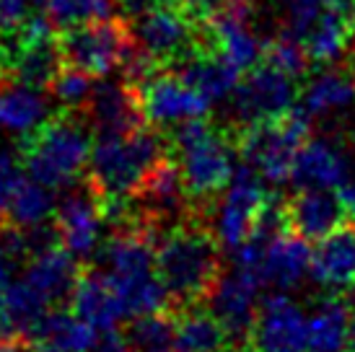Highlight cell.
I'll list each match as a JSON object with an SVG mask.
<instances>
[{
    "instance_id": "1",
    "label": "cell",
    "mask_w": 355,
    "mask_h": 352,
    "mask_svg": "<svg viewBox=\"0 0 355 352\" xmlns=\"http://www.w3.org/2000/svg\"><path fill=\"white\" fill-rule=\"evenodd\" d=\"M164 140L153 130L140 127L128 135H99L91 148L89 171L94 192L107 202H128L140 192L164 156Z\"/></svg>"
},
{
    "instance_id": "2",
    "label": "cell",
    "mask_w": 355,
    "mask_h": 352,
    "mask_svg": "<svg viewBox=\"0 0 355 352\" xmlns=\"http://www.w3.org/2000/svg\"><path fill=\"white\" fill-rule=\"evenodd\" d=\"M104 277L114 288L125 319L164 311L168 290L156 270V249L143 231L117 234L104 246Z\"/></svg>"
},
{
    "instance_id": "3",
    "label": "cell",
    "mask_w": 355,
    "mask_h": 352,
    "mask_svg": "<svg viewBox=\"0 0 355 352\" xmlns=\"http://www.w3.org/2000/svg\"><path fill=\"white\" fill-rule=\"evenodd\" d=\"M156 270L177 303H195L218 280V241L200 228H174L158 241Z\"/></svg>"
},
{
    "instance_id": "4",
    "label": "cell",
    "mask_w": 355,
    "mask_h": 352,
    "mask_svg": "<svg viewBox=\"0 0 355 352\" xmlns=\"http://www.w3.org/2000/svg\"><path fill=\"white\" fill-rule=\"evenodd\" d=\"M91 148L94 143L86 125L68 112L31 132L24 150V168L50 189H65L89 168Z\"/></svg>"
},
{
    "instance_id": "5",
    "label": "cell",
    "mask_w": 355,
    "mask_h": 352,
    "mask_svg": "<svg viewBox=\"0 0 355 352\" xmlns=\"http://www.w3.org/2000/svg\"><path fill=\"white\" fill-rule=\"evenodd\" d=\"M174 150L187 195L195 200H207L223 192L236 171L228 137L202 117L177 125Z\"/></svg>"
},
{
    "instance_id": "6",
    "label": "cell",
    "mask_w": 355,
    "mask_h": 352,
    "mask_svg": "<svg viewBox=\"0 0 355 352\" xmlns=\"http://www.w3.org/2000/svg\"><path fill=\"white\" fill-rule=\"evenodd\" d=\"M311 132V117L304 109H293L286 117L257 122L241 127L239 150L249 166H254L267 184H286L293 171L298 148Z\"/></svg>"
},
{
    "instance_id": "7",
    "label": "cell",
    "mask_w": 355,
    "mask_h": 352,
    "mask_svg": "<svg viewBox=\"0 0 355 352\" xmlns=\"http://www.w3.org/2000/svg\"><path fill=\"white\" fill-rule=\"evenodd\" d=\"M132 44L153 58L161 68H177L189 55L213 49L207 42L205 24L187 10V6H158L138 13L130 26Z\"/></svg>"
},
{
    "instance_id": "8",
    "label": "cell",
    "mask_w": 355,
    "mask_h": 352,
    "mask_svg": "<svg viewBox=\"0 0 355 352\" xmlns=\"http://www.w3.org/2000/svg\"><path fill=\"white\" fill-rule=\"evenodd\" d=\"M314 252L298 234H254L234 252V267L275 290L298 288L311 274Z\"/></svg>"
},
{
    "instance_id": "9",
    "label": "cell",
    "mask_w": 355,
    "mask_h": 352,
    "mask_svg": "<svg viewBox=\"0 0 355 352\" xmlns=\"http://www.w3.org/2000/svg\"><path fill=\"white\" fill-rule=\"evenodd\" d=\"M58 44L68 68L83 70L94 78H104L128 60L132 37L130 26L119 21L94 19L68 26L58 37Z\"/></svg>"
},
{
    "instance_id": "10",
    "label": "cell",
    "mask_w": 355,
    "mask_h": 352,
    "mask_svg": "<svg viewBox=\"0 0 355 352\" xmlns=\"http://www.w3.org/2000/svg\"><path fill=\"white\" fill-rule=\"evenodd\" d=\"M265 184L267 182L259 176V171L249 166L247 161L236 166L213 218V234L223 249L236 252L247 238H252L265 207L270 205Z\"/></svg>"
},
{
    "instance_id": "11",
    "label": "cell",
    "mask_w": 355,
    "mask_h": 352,
    "mask_svg": "<svg viewBox=\"0 0 355 352\" xmlns=\"http://www.w3.org/2000/svg\"><path fill=\"white\" fill-rule=\"evenodd\" d=\"M234 98V119L239 127H249L267 119H280L288 112H293V104L298 98V88L293 83V76H288L275 65H254L244 80H239Z\"/></svg>"
},
{
    "instance_id": "12",
    "label": "cell",
    "mask_w": 355,
    "mask_h": 352,
    "mask_svg": "<svg viewBox=\"0 0 355 352\" xmlns=\"http://www.w3.org/2000/svg\"><path fill=\"white\" fill-rule=\"evenodd\" d=\"M143 117L158 127H177L182 122L205 117L210 101L179 73H156L135 86Z\"/></svg>"
},
{
    "instance_id": "13",
    "label": "cell",
    "mask_w": 355,
    "mask_h": 352,
    "mask_svg": "<svg viewBox=\"0 0 355 352\" xmlns=\"http://www.w3.org/2000/svg\"><path fill=\"white\" fill-rule=\"evenodd\" d=\"M249 340L254 352H309V316L291 295H267L259 301Z\"/></svg>"
},
{
    "instance_id": "14",
    "label": "cell",
    "mask_w": 355,
    "mask_h": 352,
    "mask_svg": "<svg viewBox=\"0 0 355 352\" xmlns=\"http://www.w3.org/2000/svg\"><path fill=\"white\" fill-rule=\"evenodd\" d=\"M101 197L89 189H73L62 197L58 205V234L60 244L68 249L76 259H91L101 244V228H104V213H101Z\"/></svg>"
},
{
    "instance_id": "15",
    "label": "cell",
    "mask_w": 355,
    "mask_h": 352,
    "mask_svg": "<svg viewBox=\"0 0 355 352\" xmlns=\"http://www.w3.org/2000/svg\"><path fill=\"white\" fill-rule=\"evenodd\" d=\"M259 288L262 285L252 274L236 267L226 277H218L210 288V313L223 324L231 340H244L252 332L259 308Z\"/></svg>"
},
{
    "instance_id": "16",
    "label": "cell",
    "mask_w": 355,
    "mask_h": 352,
    "mask_svg": "<svg viewBox=\"0 0 355 352\" xmlns=\"http://www.w3.org/2000/svg\"><path fill=\"white\" fill-rule=\"evenodd\" d=\"M202 24H205L210 47L216 49L218 55H223L231 65H236L239 70H252L254 65H259L267 44L259 39L254 26L249 24L247 3L220 10Z\"/></svg>"
},
{
    "instance_id": "17",
    "label": "cell",
    "mask_w": 355,
    "mask_h": 352,
    "mask_svg": "<svg viewBox=\"0 0 355 352\" xmlns=\"http://www.w3.org/2000/svg\"><path fill=\"white\" fill-rule=\"evenodd\" d=\"M345 150L332 137H306L298 148L291 182L298 189H340L350 179Z\"/></svg>"
},
{
    "instance_id": "18",
    "label": "cell",
    "mask_w": 355,
    "mask_h": 352,
    "mask_svg": "<svg viewBox=\"0 0 355 352\" xmlns=\"http://www.w3.org/2000/svg\"><path fill=\"white\" fill-rule=\"evenodd\" d=\"M89 122L99 135H128L143 127V109L135 86L130 83H99L94 86L89 104Z\"/></svg>"
},
{
    "instance_id": "19",
    "label": "cell",
    "mask_w": 355,
    "mask_h": 352,
    "mask_svg": "<svg viewBox=\"0 0 355 352\" xmlns=\"http://www.w3.org/2000/svg\"><path fill=\"white\" fill-rule=\"evenodd\" d=\"M286 220L306 241H322L347 220V210L332 189H298L288 202Z\"/></svg>"
},
{
    "instance_id": "20",
    "label": "cell",
    "mask_w": 355,
    "mask_h": 352,
    "mask_svg": "<svg viewBox=\"0 0 355 352\" xmlns=\"http://www.w3.org/2000/svg\"><path fill=\"white\" fill-rule=\"evenodd\" d=\"M78 277V259L62 244L31 254V262L26 264V272H24V280L34 285L52 306L70 301Z\"/></svg>"
},
{
    "instance_id": "21",
    "label": "cell",
    "mask_w": 355,
    "mask_h": 352,
    "mask_svg": "<svg viewBox=\"0 0 355 352\" xmlns=\"http://www.w3.org/2000/svg\"><path fill=\"white\" fill-rule=\"evenodd\" d=\"M50 117V101L42 88L21 80L0 78V130L13 135H31Z\"/></svg>"
},
{
    "instance_id": "22",
    "label": "cell",
    "mask_w": 355,
    "mask_h": 352,
    "mask_svg": "<svg viewBox=\"0 0 355 352\" xmlns=\"http://www.w3.org/2000/svg\"><path fill=\"white\" fill-rule=\"evenodd\" d=\"M52 303L26 280L10 283L0 298V334L31 340L40 324L50 316Z\"/></svg>"
},
{
    "instance_id": "23",
    "label": "cell",
    "mask_w": 355,
    "mask_h": 352,
    "mask_svg": "<svg viewBox=\"0 0 355 352\" xmlns=\"http://www.w3.org/2000/svg\"><path fill=\"white\" fill-rule=\"evenodd\" d=\"M355 107V70L329 68L309 78L301 91V109L311 119L340 117Z\"/></svg>"
},
{
    "instance_id": "24",
    "label": "cell",
    "mask_w": 355,
    "mask_h": 352,
    "mask_svg": "<svg viewBox=\"0 0 355 352\" xmlns=\"http://www.w3.org/2000/svg\"><path fill=\"white\" fill-rule=\"evenodd\" d=\"M311 277L322 288L343 290L355 285V228H337L319 241L311 262Z\"/></svg>"
},
{
    "instance_id": "25",
    "label": "cell",
    "mask_w": 355,
    "mask_h": 352,
    "mask_svg": "<svg viewBox=\"0 0 355 352\" xmlns=\"http://www.w3.org/2000/svg\"><path fill=\"white\" fill-rule=\"evenodd\" d=\"M355 39V10L332 8L319 13L314 26L306 31L304 47L311 62L316 65H332L345 55V49Z\"/></svg>"
},
{
    "instance_id": "26",
    "label": "cell",
    "mask_w": 355,
    "mask_h": 352,
    "mask_svg": "<svg viewBox=\"0 0 355 352\" xmlns=\"http://www.w3.org/2000/svg\"><path fill=\"white\" fill-rule=\"evenodd\" d=\"M70 306H73V313L89 326H94L96 332L117 329V324L125 319L114 288L109 285L104 274L96 272L80 274L76 290L70 295Z\"/></svg>"
},
{
    "instance_id": "27",
    "label": "cell",
    "mask_w": 355,
    "mask_h": 352,
    "mask_svg": "<svg viewBox=\"0 0 355 352\" xmlns=\"http://www.w3.org/2000/svg\"><path fill=\"white\" fill-rule=\"evenodd\" d=\"M177 73L213 104V101H223L236 91L241 70L231 65L223 55H218L216 49H202L189 55L184 62H179Z\"/></svg>"
},
{
    "instance_id": "28",
    "label": "cell",
    "mask_w": 355,
    "mask_h": 352,
    "mask_svg": "<svg viewBox=\"0 0 355 352\" xmlns=\"http://www.w3.org/2000/svg\"><path fill=\"white\" fill-rule=\"evenodd\" d=\"M99 332L73 311H50V316L31 334L34 352H94Z\"/></svg>"
},
{
    "instance_id": "29",
    "label": "cell",
    "mask_w": 355,
    "mask_h": 352,
    "mask_svg": "<svg viewBox=\"0 0 355 352\" xmlns=\"http://www.w3.org/2000/svg\"><path fill=\"white\" fill-rule=\"evenodd\" d=\"M350 308L340 298H324L309 313V352H347Z\"/></svg>"
},
{
    "instance_id": "30",
    "label": "cell",
    "mask_w": 355,
    "mask_h": 352,
    "mask_svg": "<svg viewBox=\"0 0 355 352\" xmlns=\"http://www.w3.org/2000/svg\"><path fill=\"white\" fill-rule=\"evenodd\" d=\"M140 192L146 197V205H148L150 213H156L161 218L177 215L184 207V200H187V186H184L182 171L168 158H161L153 166L148 179L140 186Z\"/></svg>"
},
{
    "instance_id": "31",
    "label": "cell",
    "mask_w": 355,
    "mask_h": 352,
    "mask_svg": "<svg viewBox=\"0 0 355 352\" xmlns=\"http://www.w3.org/2000/svg\"><path fill=\"white\" fill-rule=\"evenodd\" d=\"M228 332L210 311H189L177 322L174 352H226Z\"/></svg>"
},
{
    "instance_id": "32",
    "label": "cell",
    "mask_w": 355,
    "mask_h": 352,
    "mask_svg": "<svg viewBox=\"0 0 355 352\" xmlns=\"http://www.w3.org/2000/svg\"><path fill=\"white\" fill-rule=\"evenodd\" d=\"M55 189L47 184H42L37 179H26L24 186L19 189V195L13 200V205L8 210V220L6 223L10 228L19 231H29L37 225H44L55 213H58V202H55Z\"/></svg>"
},
{
    "instance_id": "33",
    "label": "cell",
    "mask_w": 355,
    "mask_h": 352,
    "mask_svg": "<svg viewBox=\"0 0 355 352\" xmlns=\"http://www.w3.org/2000/svg\"><path fill=\"white\" fill-rule=\"evenodd\" d=\"M128 340L132 352H174L177 322L166 313H146L130 322Z\"/></svg>"
},
{
    "instance_id": "34",
    "label": "cell",
    "mask_w": 355,
    "mask_h": 352,
    "mask_svg": "<svg viewBox=\"0 0 355 352\" xmlns=\"http://www.w3.org/2000/svg\"><path fill=\"white\" fill-rule=\"evenodd\" d=\"M50 94H52V98H55L58 104H62L68 112L86 109L91 94H94V76L83 73V70L62 65V70L52 78Z\"/></svg>"
},
{
    "instance_id": "35",
    "label": "cell",
    "mask_w": 355,
    "mask_h": 352,
    "mask_svg": "<svg viewBox=\"0 0 355 352\" xmlns=\"http://www.w3.org/2000/svg\"><path fill=\"white\" fill-rule=\"evenodd\" d=\"M265 58L270 65H275L277 70H283V73L293 76V78L304 76L306 70H309V65H311V58L306 52L304 42L298 39V37H293V34H288V31H283L277 39H272L267 44Z\"/></svg>"
},
{
    "instance_id": "36",
    "label": "cell",
    "mask_w": 355,
    "mask_h": 352,
    "mask_svg": "<svg viewBox=\"0 0 355 352\" xmlns=\"http://www.w3.org/2000/svg\"><path fill=\"white\" fill-rule=\"evenodd\" d=\"M26 179H29V174H26V168H21L16 153L0 150V225H6V220H8L10 205H13V200H16Z\"/></svg>"
},
{
    "instance_id": "37",
    "label": "cell",
    "mask_w": 355,
    "mask_h": 352,
    "mask_svg": "<svg viewBox=\"0 0 355 352\" xmlns=\"http://www.w3.org/2000/svg\"><path fill=\"white\" fill-rule=\"evenodd\" d=\"M283 16H286V31L304 42L306 31L314 26V21L322 13V0H277Z\"/></svg>"
},
{
    "instance_id": "38",
    "label": "cell",
    "mask_w": 355,
    "mask_h": 352,
    "mask_svg": "<svg viewBox=\"0 0 355 352\" xmlns=\"http://www.w3.org/2000/svg\"><path fill=\"white\" fill-rule=\"evenodd\" d=\"M34 0H0V31L19 29L24 21L31 16Z\"/></svg>"
},
{
    "instance_id": "39",
    "label": "cell",
    "mask_w": 355,
    "mask_h": 352,
    "mask_svg": "<svg viewBox=\"0 0 355 352\" xmlns=\"http://www.w3.org/2000/svg\"><path fill=\"white\" fill-rule=\"evenodd\" d=\"M239 3H244V0H184L187 10L198 21L210 19V16H216L220 10L231 8V6H239Z\"/></svg>"
},
{
    "instance_id": "40",
    "label": "cell",
    "mask_w": 355,
    "mask_h": 352,
    "mask_svg": "<svg viewBox=\"0 0 355 352\" xmlns=\"http://www.w3.org/2000/svg\"><path fill=\"white\" fill-rule=\"evenodd\" d=\"M94 352H132V347H130L128 334L117 332V329H107V332H99Z\"/></svg>"
},
{
    "instance_id": "41",
    "label": "cell",
    "mask_w": 355,
    "mask_h": 352,
    "mask_svg": "<svg viewBox=\"0 0 355 352\" xmlns=\"http://www.w3.org/2000/svg\"><path fill=\"white\" fill-rule=\"evenodd\" d=\"M130 13H143V10L158 8V6H184V0H119Z\"/></svg>"
},
{
    "instance_id": "42",
    "label": "cell",
    "mask_w": 355,
    "mask_h": 352,
    "mask_svg": "<svg viewBox=\"0 0 355 352\" xmlns=\"http://www.w3.org/2000/svg\"><path fill=\"white\" fill-rule=\"evenodd\" d=\"M10 267H13V256H10V252L6 249L3 238H0V298H3L6 288L10 285Z\"/></svg>"
},
{
    "instance_id": "43",
    "label": "cell",
    "mask_w": 355,
    "mask_h": 352,
    "mask_svg": "<svg viewBox=\"0 0 355 352\" xmlns=\"http://www.w3.org/2000/svg\"><path fill=\"white\" fill-rule=\"evenodd\" d=\"M340 200H343V205L347 210V218H353L355 220V179H347L345 184L340 186Z\"/></svg>"
},
{
    "instance_id": "44",
    "label": "cell",
    "mask_w": 355,
    "mask_h": 352,
    "mask_svg": "<svg viewBox=\"0 0 355 352\" xmlns=\"http://www.w3.org/2000/svg\"><path fill=\"white\" fill-rule=\"evenodd\" d=\"M0 352H34V350H29V347L21 342V340H16V337H3V340H0Z\"/></svg>"
},
{
    "instance_id": "45",
    "label": "cell",
    "mask_w": 355,
    "mask_h": 352,
    "mask_svg": "<svg viewBox=\"0 0 355 352\" xmlns=\"http://www.w3.org/2000/svg\"><path fill=\"white\" fill-rule=\"evenodd\" d=\"M324 6H332V8H345V10H355L353 0H322Z\"/></svg>"
},
{
    "instance_id": "46",
    "label": "cell",
    "mask_w": 355,
    "mask_h": 352,
    "mask_svg": "<svg viewBox=\"0 0 355 352\" xmlns=\"http://www.w3.org/2000/svg\"><path fill=\"white\" fill-rule=\"evenodd\" d=\"M347 352H355V316H353V324H350V344H347Z\"/></svg>"
},
{
    "instance_id": "47",
    "label": "cell",
    "mask_w": 355,
    "mask_h": 352,
    "mask_svg": "<svg viewBox=\"0 0 355 352\" xmlns=\"http://www.w3.org/2000/svg\"><path fill=\"white\" fill-rule=\"evenodd\" d=\"M353 70H355V42H353Z\"/></svg>"
},
{
    "instance_id": "48",
    "label": "cell",
    "mask_w": 355,
    "mask_h": 352,
    "mask_svg": "<svg viewBox=\"0 0 355 352\" xmlns=\"http://www.w3.org/2000/svg\"><path fill=\"white\" fill-rule=\"evenodd\" d=\"M353 303H355V285H353Z\"/></svg>"
},
{
    "instance_id": "49",
    "label": "cell",
    "mask_w": 355,
    "mask_h": 352,
    "mask_svg": "<svg viewBox=\"0 0 355 352\" xmlns=\"http://www.w3.org/2000/svg\"><path fill=\"white\" fill-rule=\"evenodd\" d=\"M353 6H355V0H353Z\"/></svg>"
}]
</instances>
